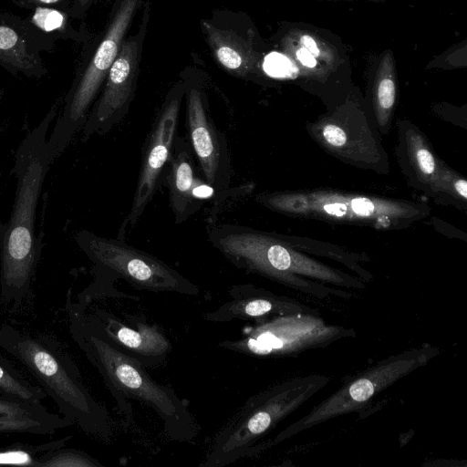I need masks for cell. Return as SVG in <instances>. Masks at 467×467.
Here are the masks:
<instances>
[{
  "label": "cell",
  "mask_w": 467,
  "mask_h": 467,
  "mask_svg": "<svg viewBox=\"0 0 467 467\" xmlns=\"http://www.w3.org/2000/svg\"><path fill=\"white\" fill-rule=\"evenodd\" d=\"M0 419H31L47 422L72 423L62 415L47 410L41 402L21 400L0 393Z\"/></svg>",
  "instance_id": "cb8c5ba5"
},
{
  "label": "cell",
  "mask_w": 467,
  "mask_h": 467,
  "mask_svg": "<svg viewBox=\"0 0 467 467\" xmlns=\"http://www.w3.org/2000/svg\"><path fill=\"white\" fill-rule=\"evenodd\" d=\"M355 336L353 328L327 324L319 314L296 313L255 322L239 338L221 341L218 346L246 356L285 358Z\"/></svg>",
  "instance_id": "30bf717a"
},
{
  "label": "cell",
  "mask_w": 467,
  "mask_h": 467,
  "mask_svg": "<svg viewBox=\"0 0 467 467\" xmlns=\"http://www.w3.org/2000/svg\"><path fill=\"white\" fill-rule=\"evenodd\" d=\"M55 102L19 144L15 154L16 189L10 218L1 234L0 307L21 311L32 296L41 244L36 233L38 199L54 162L47 151V131L57 115Z\"/></svg>",
  "instance_id": "6da1fadb"
},
{
  "label": "cell",
  "mask_w": 467,
  "mask_h": 467,
  "mask_svg": "<svg viewBox=\"0 0 467 467\" xmlns=\"http://www.w3.org/2000/svg\"><path fill=\"white\" fill-rule=\"evenodd\" d=\"M79 249L89 259L93 269L113 279L121 278L139 290L197 296L200 288L174 268L127 244L81 229L75 234Z\"/></svg>",
  "instance_id": "9c48e42d"
},
{
  "label": "cell",
  "mask_w": 467,
  "mask_h": 467,
  "mask_svg": "<svg viewBox=\"0 0 467 467\" xmlns=\"http://www.w3.org/2000/svg\"><path fill=\"white\" fill-rule=\"evenodd\" d=\"M67 427L68 425L65 423L31 419H0V434L53 435Z\"/></svg>",
  "instance_id": "484cf974"
},
{
  "label": "cell",
  "mask_w": 467,
  "mask_h": 467,
  "mask_svg": "<svg viewBox=\"0 0 467 467\" xmlns=\"http://www.w3.org/2000/svg\"><path fill=\"white\" fill-rule=\"evenodd\" d=\"M206 233L210 244L235 267L317 298L351 296L325 284L365 287L358 279L296 250L289 236L215 221H209Z\"/></svg>",
  "instance_id": "3957f363"
},
{
  "label": "cell",
  "mask_w": 467,
  "mask_h": 467,
  "mask_svg": "<svg viewBox=\"0 0 467 467\" xmlns=\"http://www.w3.org/2000/svg\"><path fill=\"white\" fill-rule=\"evenodd\" d=\"M0 349L22 365L72 425L90 436L110 438L106 409L88 391L76 362L54 335L3 322Z\"/></svg>",
  "instance_id": "277c9868"
},
{
  "label": "cell",
  "mask_w": 467,
  "mask_h": 467,
  "mask_svg": "<svg viewBox=\"0 0 467 467\" xmlns=\"http://www.w3.org/2000/svg\"><path fill=\"white\" fill-rule=\"evenodd\" d=\"M142 0H114L103 33L88 45L64 99L47 148L54 161L82 130Z\"/></svg>",
  "instance_id": "52a82bcc"
},
{
  "label": "cell",
  "mask_w": 467,
  "mask_h": 467,
  "mask_svg": "<svg viewBox=\"0 0 467 467\" xmlns=\"http://www.w3.org/2000/svg\"><path fill=\"white\" fill-rule=\"evenodd\" d=\"M90 315L115 348L145 368L165 364L172 345L164 330L150 323L143 315L128 314L120 318L103 309H95Z\"/></svg>",
  "instance_id": "9a60e30c"
},
{
  "label": "cell",
  "mask_w": 467,
  "mask_h": 467,
  "mask_svg": "<svg viewBox=\"0 0 467 467\" xmlns=\"http://www.w3.org/2000/svg\"><path fill=\"white\" fill-rule=\"evenodd\" d=\"M300 43L303 45L311 55L316 57L319 55V49L317 46L316 41L308 35H305L301 37Z\"/></svg>",
  "instance_id": "f546056e"
},
{
  "label": "cell",
  "mask_w": 467,
  "mask_h": 467,
  "mask_svg": "<svg viewBox=\"0 0 467 467\" xmlns=\"http://www.w3.org/2000/svg\"><path fill=\"white\" fill-rule=\"evenodd\" d=\"M3 96H4V91L0 90V105H1V102H2V99H3Z\"/></svg>",
  "instance_id": "1f68e13d"
},
{
  "label": "cell",
  "mask_w": 467,
  "mask_h": 467,
  "mask_svg": "<svg viewBox=\"0 0 467 467\" xmlns=\"http://www.w3.org/2000/svg\"><path fill=\"white\" fill-rule=\"evenodd\" d=\"M185 97L189 144L202 181L218 192L227 191L232 164L225 136L215 126L206 94L199 86L190 80Z\"/></svg>",
  "instance_id": "5bb4252c"
},
{
  "label": "cell",
  "mask_w": 467,
  "mask_h": 467,
  "mask_svg": "<svg viewBox=\"0 0 467 467\" xmlns=\"http://www.w3.org/2000/svg\"><path fill=\"white\" fill-rule=\"evenodd\" d=\"M136 35L122 42L109 68L99 96L94 102L82 128L85 141L95 134L105 135L122 121L134 99L140 73L142 45L148 24V5Z\"/></svg>",
  "instance_id": "7c38bea8"
},
{
  "label": "cell",
  "mask_w": 467,
  "mask_h": 467,
  "mask_svg": "<svg viewBox=\"0 0 467 467\" xmlns=\"http://www.w3.org/2000/svg\"><path fill=\"white\" fill-rule=\"evenodd\" d=\"M34 467H99L103 466L98 460L85 451L59 447L39 455Z\"/></svg>",
  "instance_id": "d4e9b609"
},
{
  "label": "cell",
  "mask_w": 467,
  "mask_h": 467,
  "mask_svg": "<svg viewBox=\"0 0 467 467\" xmlns=\"http://www.w3.org/2000/svg\"><path fill=\"white\" fill-rule=\"evenodd\" d=\"M440 349L432 346L410 348L385 358L348 379L330 396L305 416L277 433L273 441L258 443L252 455L275 445L309 428L331 419L358 412L387 388L437 357Z\"/></svg>",
  "instance_id": "ba28073f"
},
{
  "label": "cell",
  "mask_w": 467,
  "mask_h": 467,
  "mask_svg": "<svg viewBox=\"0 0 467 467\" xmlns=\"http://www.w3.org/2000/svg\"><path fill=\"white\" fill-rule=\"evenodd\" d=\"M395 156L408 185L429 194L447 166L423 132L408 119H398Z\"/></svg>",
  "instance_id": "d6986e66"
},
{
  "label": "cell",
  "mask_w": 467,
  "mask_h": 467,
  "mask_svg": "<svg viewBox=\"0 0 467 467\" xmlns=\"http://www.w3.org/2000/svg\"><path fill=\"white\" fill-rule=\"evenodd\" d=\"M28 21L41 32L54 39H67L75 42L87 43L90 36L85 29L73 26L74 19L68 11L55 7H36L31 10Z\"/></svg>",
  "instance_id": "44dd1931"
},
{
  "label": "cell",
  "mask_w": 467,
  "mask_h": 467,
  "mask_svg": "<svg viewBox=\"0 0 467 467\" xmlns=\"http://www.w3.org/2000/svg\"><path fill=\"white\" fill-rule=\"evenodd\" d=\"M428 196L437 203L452 205L457 209H466L467 181L465 177L447 164Z\"/></svg>",
  "instance_id": "603a6c76"
},
{
  "label": "cell",
  "mask_w": 467,
  "mask_h": 467,
  "mask_svg": "<svg viewBox=\"0 0 467 467\" xmlns=\"http://www.w3.org/2000/svg\"><path fill=\"white\" fill-rule=\"evenodd\" d=\"M229 300L213 311L207 312L203 318L211 322H231L234 320L259 322L275 316L317 313L293 298L276 295L272 291L253 284H240L228 290Z\"/></svg>",
  "instance_id": "e0dca14e"
},
{
  "label": "cell",
  "mask_w": 467,
  "mask_h": 467,
  "mask_svg": "<svg viewBox=\"0 0 467 467\" xmlns=\"http://www.w3.org/2000/svg\"><path fill=\"white\" fill-rule=\"evenodd\" d=\"M66 309L69 333L86 358L98 370L119 408L129 414V400L152 409L163 422L168 438L191 441L200 427L184 400L165 385L153 379L145 368L133 358L115 348L102 334L90 314L67 293Z\"/></svg>",
  "instance_id": "7a4b0ae2"
},
{
  "label": "cell",
  "mask_w": 467,
  "mask_h": 467,
  "mask_svg": "<svg viewBox=\"0 0 467 467\" xmlns=\"http://www.w3.org/2000/svg\"><path fill=\"white\" fill-rule=\"evenodd\" d=\"M264 69L275 77L285 76L290 70V61L283 55L272 53L264 61Z\"/></svg>",
  "instance_id": "4316f807"
},
{
  "label": "cell",
  "mask_w": 467,
  "mask_h": 467,
  "mask_svg": "<svg viewBox=\"0 0 467 467\" xmlns=\"http://www.w3.org/2000/svg\"><path fill=\"white\" fill-rule=\"evenodd\" d=\"M189 79L175 83L166 94L141 150L138 182L130 210L120 225L117 237L124 240L145 212L158 191L171 155L180 110Z\"/></svg>",
  "instance_id": "8fae6325"
},
{
  "label": "cell",
  "mask_w": 467,
  "mask_h": 467,
  "mask_svg": "<svg viewBox=\"0 0 467 467\" xmlns=\"http://www.w3.org/2000/svg\"><path fill=\"white\" fill-rule=\"evenodd\" d=\"M206 42L215 61L228 74L247 78L253 63L248 35L241 13L220 11L202 20Z\"/></svg>",
  "instance_id": "ac0fdd59"
},
{
  "label": "cell",
  "mask_w": 467,
  "mask_h": 467,
  "mask_svg": "<svg viewBox=\"0 0 467 467\" xmlns=\"http://www.w3.org/2000/svg\"><path fill=\"white\" fill-rule=\"evenodd\" d=\"M54 42L27 18L0 11V66L9 73L32 78L46 76L41 52H51Z\"/></svg>",
  "instance_id": "2e32d148"
},
{
  "label": "cell",
  "mask_w": 467,
  "mask_h": 467,
  "mask_svg": "<svg viewBox=\"0 0 467 467\" xmlns=\"http://www.w3.org/2000/svg\"><path fill=\"white\" fill-rule=\"evenodd\" d=\"M95 0H74L69 11L74 19L82 18Z\"/></svg>",
  "instance_id": "f1b7e54d"
},
{
  "label": "cell",
  "mask_w": 467,
  "mask_h": 467,
  "mask_svg": "<svg viewBox=\"0 0 467 467\" xmlns=\"http://www.w3.org/2000/svg\"><path fill=\"white\" fill-rule=\"evenodd\" d=\"M0 393L21 400L41 402L45 390L27 379L8 359L0 355Z\"/></svg>",
  "instance_id": "7402d4cb"
},
{
  "label": "cell",
  "mask_w": 467,
  "mask_h": 467,
  "mask_svg": "<svg viewBox=\"0 0 467 467\" xmlns=\"http://www.w3.org/2000/svg\"><path fill=\"white\" fill-rule=\"evenodd\" d=\"M194 174L190 144L183 138L176 136L163 175L175 223H182L202 206L201 200L193 195V190L200 180Z\"/></svg>",
  "instance_id": "ffe728a7"
},
{
  "label": "cell",
  "mask_w": 467,
  "mask_h": 467,
  "mask_svg": "<svg viewBox=\"0 0 467 467\" xmlns=\"http://www.w3.org/2000/svg\"><path fill=\"white\" fill-rule=\"evenodd\" d=\"M11 2L24 9L33 10L36 7H55L69 12L74 0H11Z\"/></svg>",
  "instance_id": "83f0119b"
},
{
  "label": "cell",
  "mask_w": 467,
  "mask_h": 467,
  "mask_svg": "<svg viewBox=\"0 0 467 467\" xmlns=\"http://www.w3.org/2000/svg\"><path fill=\"white\" fill-rule=\"evenodd\" d=\"M372 128L367 117L327 115L306 129L323 150L342 161L388 172V156Z\"/></svg>",
  "instance_id": "4fadbf2b"
},
{
  "label": "cell",
  "mask_w": 467,
  "mask_h": 467,
  "mask_svg": "<svg viewBox=\"0 0 467 467\" xmlns=\"http://www.w3.org/2000/svg\"><path fill=\"white\" fill-rule=\"evenodd\" d=\"M255 201L288 216L386 230L406 227L430 213L421 202L328 189L261 192Z\"/></svg>",
  "instance_id": "5b68a950"
},
{
  "label": "cell",
  "mask_w": 467,
  "mask_h": 467,
  "mask_svg": "<svg viewBox=\"0 0 467 467\" xmlns=\"http://www.w3.org/2000/svg\"><path fill=\"white\" fill-rule=\"evenodd\" d=\"M329 381L320 374L296 377L252 396L214 436L201 466L223 467L250 456L261 439Z\"/></svg>",
  "instance_id": "8992f818"
},
{
  "label": "cell",
  "mask_w": 467,
  "mask_h": 467,
  "mask_svg": "<svg viewBox=\"0 0 467 467\" xmlns=\"http://www.w3.org/2000/svg\"><path fill=\"white\" fill-rule=\"evenodd\" d=\"M297 58L300 62L309 67L316 66L315 57L306 48H300L296 52Z\"/></svg>",
  "instance_id": "4dcf8cb0"
}]
</instances>
